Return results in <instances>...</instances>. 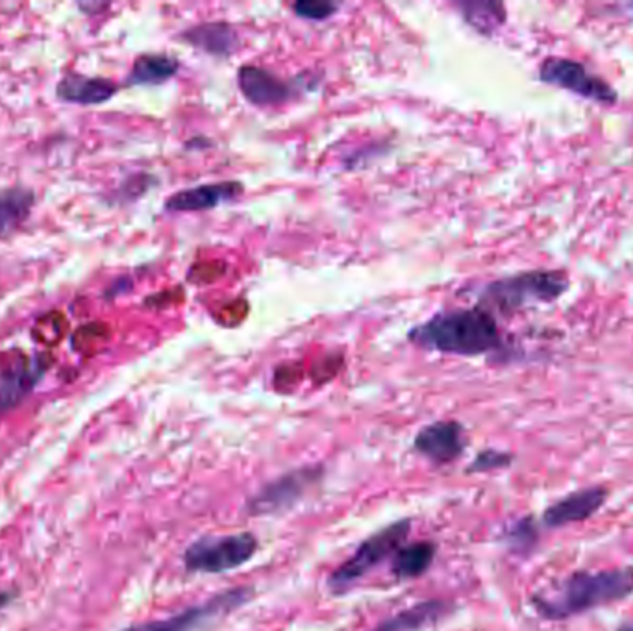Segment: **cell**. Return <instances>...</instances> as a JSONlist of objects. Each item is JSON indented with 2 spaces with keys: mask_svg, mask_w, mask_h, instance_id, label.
Segmentation results:
<instances>
[{
  "mask_svg": "<svg viewBox=\"0 0 633 631\" xmlns=\"http://www.w3.org/2000/svg\"><path fill=\"white\" fill-rule=\"evenodd\" d=\"M37 204L36 191L26 185L0 189V237H10L23 228Z\"/></svg>",
  "mask_w": 633,
  "mask_h": 631,
  "instance_id": "cell-17",
  "label": "cell"
},
{
  "mask_svg": "<svg viewBox=\"0 0 633 631\" xmlns=\"http://www.w3.org/2000/svg\"><path fill=\"white\" fill-rule=\"evenodd\" d=\"M182 40L190 43L191 47L201 48L212 56H231L237 48L241 47V37L237 30L228 23H202L191 26L182 34Z\"/></svg>",
  "mask_w": 633,
  "mask_h": 631,
  "instance_id": "cell-16",
  "label": "cell"
},
{
  "mask_svg": "<svg viewBox=\"0 0 633 631\" xmlns=\"http://www.w3.org/2000/svg\"><path fill=\"white\" fill-rule=\"evenodd\" d=\"M516 460V455L504 450L486 449L476 454L471 465L467 466L468 474H484V472L502 471L509 469Z\"/></svg>",
  "mask_w": 633,
  "mask_h": 631,
  "instance_id": "cell-22",
  "label": "cell"
},
{
  "mask_svg": "<svg viewBox=\"0 0 633 631\" xmlns=\"http://www.w3.org/2000/svg\"><path fill=\"white\" fill-rule=\"evenodd\" d=\"M53 365L50 354L30 358L21 349L8 350L0 354V414L18 406L36 390L48 367Z\"/></svg>",
  "mask_w": 633,
  "mask_h": 631,
  "instance_id": "cell-8",
  "label": "cell"
},
{
  "mask_svg": "<svg viewBox=\"0 0 633 631\" xmlns=\"http://www.w3.org/2000/svg\"><path fill=\"white\" fill-rule=\"evenodd\" d=\"M617 631H633V620H628L624 624L619 626Z\"/></svg>",
  "mask_w": 633,
  "mask_h": 631,
  "instance_id": "cell-25",
  "label": "cell"
},
{
  "mask_svg": "<svg viewBox=\"0 0 633 631\" xmlns=\"http://www.w3.org/2000/svg\"><path fill=\"white\" fill-rule=\"evenodd\" d=\"M539 77L546 83L567 89L573 93L580 94L584 99L600 102V104H613L619 99L615 89L602 78L595 77L581 66L580 61L567 58H549L543 61L539 69Z\"/></svg>",
  "mask_w": 633,
  "mask_h": 631,
  "instance_id": "cell-9",
  "label": "cell"
},
{
  "mask_svg": "<svg viewBox=\"0 0 633 631\" xmlns=\"http://www.w3.org/2000/svg\"><path fill=\"white\" fill-rule=\"evenodd\" d=\"M541 522L532 515L521 517V519L511 520L509 525L504 526L500 533V541L506 544V549L513 555L528 557L538 550L541 543Z\"/></svg>",
  "mask_w": 633,
  "mask_h": 631,
  "instance_id": "cell-20",
  "label": "cell"
},
{
  "mask_svg": "<svg viewBox=\"0 0 633 631\" xmlns=\"http://www.w3.org/2000/svg\"><path fill=\"white\" fill-rule=\"evenodd\" d=\"M608 495L610 491L606 489L604 485H591V487L573 491L543 511L541 526L549 530H557L565 526L586 522L602 509Z\"/></svg>",
  "mask_w": 633,
  "mask_h": 631,
  "instance_id": "cell-11",
  "label": "cell"
},
{
  "mask_svg": "<svg viewBox=\"0 0 633 631\" xmlns=\"http://www.w3.org/2000/svg\"><path fill=\"white\" fill-rule=\"evenodd\" d=\"M255 596L256 589L252 585H239L167 619L148 620L123 631H206L237 609L252 602Z\"/></svg>",
  "mask_w": 633,
  "mask_h": 631,
  "instance_id": "cell-6",
  "label": "cell"
},
{
  "mask_svg": "<svg viewBox=\"0 0 633 631\" xmlns=\"http://www.w3.org/2000/svg\"><path fill=\"white\" fill-rule=\"evenodd\" d=\"M414 449L433 465L443 466L462 458L467 449L465 428L457 420H439L420 428L415 436Z\"/></svg>",
  "mask_w": 633,
  "mask_h": 631,
  "instance_id": "cell-10",
  "label": "cell"
},
{
  "mask_svg": "<svg viewBox=\"0 0 633 631\" xmlns=\"http://www.w3.org/2000/svg\"><path fill=\"white\" fill-rule=\"evenodd\" d=\"M463 19L484 36L495 34L506 23V8L498 2H460Z\"/></svg>",
  "mask_w": 633,
  "mask_h": 631,
  "instance_id": "cell-21",
  "label": "cell"
},
{
  "mask_svg": "<svg viewBox=\"0 0 633 631\" xmlns=\"http://www.w3.org/2000/svg\"><path fill=\"white\" fill-rule=\"evenodd\" d=\"M568 290V278L562 271H530L491 282L482 291L484 309L495 307L511 313L530 304H549Z\"/></svg>",
  "mask_w": 633,
  "mask_h": 631,
  "instance_id": "cell-3",
  "label": "cell"
},
{
  "mask_svg": "<svg viewBox=\"0 0 633 631\" xmlns=\"http://www.w3.org/2000/svg\"><path fill=\"white\" fill-rule=\"evenodd\" d=\"M325 478V466H298L295 471L285 472L279 478L271 480L258 493L250 496L245 511L250 517H271L282 515L295 508L304 496Z\"/></svg>",
  "mask_w": 633,
  "mask_h": 631,
  "instance_id": "cell-7",
  "label": "cell"
},
{
  "mask_svg": "<svg viewBox=\"0 0 633 631\" xmlns=\"http://www.w3.org/2000/svg\"><path fill=\"white\" fill-rule=\"evenodd\" d=\"M633 595V566L602 571H576L557 582L549 593L530 596L539 619L549 622L575 619Z\"/></svg>",
  "mask_w": 633,
  "mask_h": 631,
  "instance_id": "cell-1",
  "label": "cell"
},
{
  "mask_svg": "<svg viewBox=\"0 0 633 631\" xmlns=\"http://www.w3.org/2000/svg\"><path fill=\"white\" fill-rule=\"evenodd\" d=\"M456 604L444 598H430L417 602L411 608L403 609L389 619L382 620L371 631H425L438 626L456 611Z\"/></svg>",
  "mask_w": 633,
  "mask_h": 631,
  "instance_id": "cell-13",
  "label": "cell"
},
{
  "mask_svg": "<svg viewBox=\"0 0 633 631\" xmlns=\"http://www.w3.org/2000/svg\"><path fill=\"white\" fill-rule=\"evenodd\" d=\"M152 183H155V178L150 177V174H132L118 185V189H115L113 201L117 202V204L136 202L137 199H142L147 193Z\"/></svg>",
  "mask_w": 633,
  "mask_h": 631,
  "instance_id": "cell-23",
  "label": "cell"
},
{
  "mask_svg": "<svg viewBox=\"0 0 633 631\" xmlns=\"http://www.w3.org/2000/svg\"><path fill=\"white\" fill-rule=\"evenodd\" d=\"M438 544L432 541L403 544L391 560V573L398 582L420 578L430 571L436 561Z\"/></svg>",
  "mask_w": 633,
  "mask_h": 631,
  "instance_id": "cell-18",
  "label": "cell"
},
{
  "mask_svg": "<svg viewBox=\"0 0 633 631\" xmlns=\"http://www.w3.org/2000/svg\"><path fill=\"white\" fill-rule=\"evenodd\" d=\"M409 341L443 354L479 356L502 347V336L491 312L484 307L454 309L433 315L409 331Z\"/></svg>",
  "mask_w": 633,
  "mask_h": 631,
  "instance_id": "cell-2",
  "label": "cell"
},
{
  "mask_svg": "<svg viewBox=\"0 0 633 631\" xmlns=\"http://www.w3.org/2000/svg\"><path fill=\"white\" fill-rule=\"evenodd\" d=\"M117 93L118 86L110 78L86 77L80 72H67L56 86L59 101L77 106H101Z\"/></svg>",
  "mask_w": 633,
  "mask_h": 631,
  "instance_id": "cell-15",
  "label": "cell"
},
{
  "mask_svg": "<svg viewBox=\"0 0 633 631\" xmlns=\"http://www.w3.org/2000/svg\"><path fill=\"white\" fill-rule=\"evenodd\" d=\"M339 4H331L325 0H298L293 4V12L301 19L306 21H326L330 19L334 13L338 12Z\"/></svg>",
  "mask_w": 633,
  "mask_h": 631,
  "instance_id": "cell-24",
  "label": "cell"
},
{
  "mask_svg": "<svg viewBox=\"0 0 633 631\" xmlns=\"http://www.w3.org/2000/svg\"><path fill=\"white\" fill-rule=\"evenodd\" d=\"M258 549V538L250 531L199 538L185 549V571L191 574L230 573L255 560Z\"/></svg>",
  "mask_w": 633,
  "mask_h": 631,
  "instance_id": "cell-5",
  "label": "cell"
},
{
  "mask_svg": "<svg viewBox=\"0 0 633 631\" xmlns=\"http://www.w3.org/2000/svg\"><path fill=\"white\" fill-rule=\"evenodd\" d=\"M244 193L241 182L206 183L199 188L182 189L166 201V212L193 213L215 210L221 204L236 201Z\"/></svg>",
  "mask_w": 633,
  "mask_h": 631,
  "instance_id": "cell-12",
  "label": "cell"
},
{
  "mask_svg": "<svg viewBox=\"0 0 633 631\" xmlns=\"http://www.w3.org/2000/svg\"><path fill=\"white\" fill-rule=\"evenodd\" d=\"M409 533H411V519H400L384 526L371 538L361 541L354 554L343 561L326 579L331 595H344L361 578H365L373 568L393 557L395 552L406 543Z\"/></svg>",
  "mask_w": 633,
  "mask_h": 631,
  "instance_id": "cell-4",
  "label": "cell"
},
{
  "mask_svg": "<svg viewBox=\"0 0 633 631\" xmlns=\"http://www.w3.org/2000/svg\"><path fill=\"white\" fill-rule=\"evenodd\" d=\"M180 69L177 58L167 54H142L132 66L126 86H160L171 80Z\"/></svg>",
  "mask_w": 633,
  "mask_h": 631,
  "instance_id": "cell-19",
  "label": "cell"
},
{
  "mask_svg": "<svg viewBox=\"0 0 633 631\" xmlns=\"http://www.w3.org/2000/svg\"><path fill=\"white\" fill-rule=\"evenodd\" d=\"M237 83L247 101L255 106H279L290 101L293 89L282 78L261 67L244 66L237 71Z\"/></svg>",
  "mask_w": 633,
  "mask_h": 631,
  "instance_id": "cell-14",
  "label": "cell"
}]
</instances>
